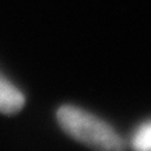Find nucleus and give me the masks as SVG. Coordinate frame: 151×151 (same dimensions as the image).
<instances>
[{
    "mask_svg": "<svg viewBox=\"0 0 151 151\" xmlns=\"http://www.w3.org/2000/svg\"><path fill=\"white\" fill-rule=\"evenodd\" d=\"M132 147L134 151H151V120L141 123L132 136Z\"/></svg>",
    "mask_w": 151,
    "mask_h": 151,
    "instance_id": "7ed1b4c3",
    "label": "nucleus"
},
{
    "mask_svg": "<svg viewBox=\"0 0 151 151\" xmlns=\"http://www.w3.org/2000/svg\"><path fill=\"white\" fill-rule=\"evenodd\" d=\"M25 98L10 80L0 73V113L13 115L24 106Z\"/></svg>",
    "mask_w": 151,
    "mask_h": 151,
    "instance_id": "f03ea898",
    "label": "nucleus"
},
{
    "mask_svg": "<svg viewBox=\"0 0 151 151\" xmlns=\"http://www.w3.org/2000/svg\"><path fill=\"white\" fill-rule=\"evenodd\" d=\"M58 122L67 134L95 151H124V141L102 119L73 105L58 111Z\"/></svg>",
    "mask_w": 151,
    "mask_h": 151,
    "instance_id": "f257e3e1",
    "label": "nucleus"
}]
</instances>
